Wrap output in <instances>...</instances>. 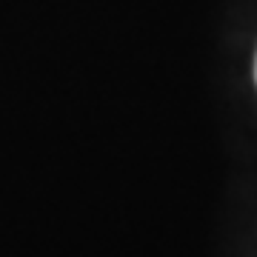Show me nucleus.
<instances>
[{"instance_id":"1","label":"nucleus","mask_w":257,"mask_h":257,"mask_svg":"<svg viewBox=\"0 0 257 257\" xmlns=\"http://www.w3.org/2000/svg\"><path fill=\"white\" fill-rule=\"evenodd\" d=\"M254 80H257V63H254Z\"/></svg>"}]
</instances>
